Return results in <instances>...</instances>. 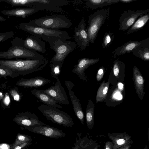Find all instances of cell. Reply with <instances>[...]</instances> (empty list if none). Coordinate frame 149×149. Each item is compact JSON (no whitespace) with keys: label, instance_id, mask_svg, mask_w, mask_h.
<instances>
[{"label":"cell","instance_id":"9","mask_svg":"<svg viewBox=\"0 0 149 149\" xmlns=\"http://www.w3.org/2000/svg\"><path fill=\"white\" fill-rule=\"evenodd\" d=\"M56 80L57 81L54 86L40 90L49 96L57 103L68 105L69 102L65 89L61 85L59 78Z\"/></svg>","mask_w":149,"mask_h":149},{"label":"cell","instance_id":"38","mask_svg":"<svg viewBox=\"0 0 149 149\" xmlns=\"http://www.w3.org/2000/svg\"><path fill=\"white\" fill-rule=\"evenodd\" d=\"M132 141L117 149H131Z\"/></svg>","mask_w":149,"mask_h":149},{"label":"cell","instance_id":"36","mask_svg":"<svg viewBox=\"0 0 149 149\" xmlns=\"http://www.w3.org/2000/svg\"><path fill=\"white\" fill-rule=\"evenodd\" d=\"M104 73V70L102 68H100L98 70L96 76L97 81H100L102 79Z\"/></svg>","mask_w":149,"mask_h":149},{"label":"cell","instance_id":"18","mask_svg":"<svg viewBox=\"0 0 149 149\" xmlns=\"http://www.w3.org/2000/svg\"><path fill=\"white\" fill-rule=\"evenodd\" d=\"M24 45L27 48L36 52L43 53L46 51L45 42L40 38L32 35L24 40Z\"/></svg>","mask_w":149,"mask_h":149},{"label":"cell","instance_id":"5","mask_svg":"<svg viewBox=\"0 0 149 149\" xmlns=\"http://www.w3.org/2000/svg\"><path fill=\"white\" fill-rule=\"evenodd\" d=\"M38 108L47 119L65 127H72L74 125L73 119L66 113L46 105L38 106Z\"/></svg>","mask_w":149,"mask_h":149},{"label":"cell","instance_id":"1","mask_svg":"<svg viewBox=\"0 0 149 149\" xmlns=\"http://www.w3.org/2000/svg\"><path fill=\"white\" fill-rule=\"evenodd\" d=\"M48 59H0V65L10 71L16 77L24 76L42 70L48 63Z\"/></svg>","mask_w":149,"mask_h":149},{"label":"cell","instance_id":"33","mask_svg":"<svg viewBox=\"0 0 149 149\" xmlns=\"http://www.w3.org/2000/svg\"><path fill=\"white\" fill-rule=\"evenodd\" d=\"M17 90V88L11 90L10 91V94L14 100L19 102L21 100L22 95L21 93L19 94V92Z\"/></svg>","mask_w":149,"mask_h":149},{"label":"cell","instance_id":"3","mask_svg":"<svg viewBox=\"0 0 149 149\" xmlns=\"http://www.w3.org/2000/svg\"><path fill=\"white\" fill-rule=\"evenodd\" d=\"M11 43L12 46L7 51L0 52V58L7 60L14 58L39 60L45 58L37 52L26 47L24 45V40L22 38L16 37Z\"/></svg>","mask_w":149,"mask_h":149},{"label":"cell","instance_id":"20","mask_svg":"<svg viewBox=\"0 0 149 149\" xmlns=\"http://www.w3.org/2000/svg\"><path fill=\"white\" fill-rule=\"evenodd\" d=\"M133 54L143 60L149 61V38L141 40V44L132 52Z\"/></svg>","mask_w":149,"mask_h":149},{"label":"cell","instance_id":"16","mask_svg":"<svg viewBox=\"0 0 149 149\" xmlns=\"http://www.w3.org/2000/svg\"><path fill=\"white\" fill-rule=\"evenodd\" d=\"M39 10L35 7H30L3 10L1 11L0 12L5 15L21 17L22 18H24L36 13Z\"/></svg>","mask_w":149,"mask_h":149},{"label":"cell","instance_id":"26","mask_svg":"<svg viewBox=\"0 0 149 149\" xmlns=\"http://www.w3.org/2000/svg\"><path fill=\"white\" fill-rule=\"evenodd\" d=\"M86 117L87 127L90 130L93 129L94 124V104L90 100L86 110Z\"/></svg>","mask_w":149,"mask_h":149},{"label":"cell","instance_id":"15","mask_svg":"<svg viewBox=\"0 0 149 149\" xmlns=\"http://www.w3.org/2000/svg\"><path fill=\"white\" fill-rule=\"evenodd\" d=\"M51 81V80L43 77H36L20 79L16 82V84L25 88H38L49 84Z\"/></svg>","mask_w":149,"mask_h":149},{"label":"cell","instance_id":"45","mask_svg":"<svg viewBox=\"0 0 149 149\" xmlns=\"http://www.w3.org/2000/svg\"><path fill=\"white\" fill-rule=\"evenodd\" d=\"M1 78V77L0 76V78Z\"/></svg>","mask_w":149,"mask_h":149},{"label":"cell","instance_id":"37","mask_svg":"<svg viewBox=\"0 0 149 149\" xmlns=\"http://www.w3.org/2000/svg\"><path fill=\"white\" fill-rule=\"evenodd\" d=\"M113 144L111 141H107L105 143L104 149H113Z\"/></svg>","mask_w":149,"mask_h":149},{"label":"cell","instance_id":"10","mask_svg":"<svg viewBox=\"0 0 149 149\" xmlns=\"http://www.w3.org/2000/svg\"><path fill=\"white\" fill-rule=\"evenodd\" d=\"M13 121L18 124L26 127L46 124L40 120L37 116L31 112H22L18 113L13 118Z\"/></svg>","mask_w":149,"mask_h":149},{"label":"cell","instance_id":"41","mask_svg":"<svg viewBox=\"0 0 149 149\" xmlns=\"http://www.w3.org/2000/svg\"><path fill=\"white\" fill-rule=\"evenodd\" d=\"M118 87L119 89L122 90L123 88V84L121 83H119L118 84Z\"/></svg>","mask_w":149,"mask_h":149},{"label":"cell","instance_id":"27","mask_svg":"<svg viewBox=\"0 0 149 149\" xmlns=\"http://www.w3.org/2000/svg\"><path fill=\"white\" fill-rule=\"evenodd\" d=\"M109 86V83L103 82L99 88L96 97V102L102 101L106 97Z\"/></svg>","mask_w":149,"mask_h":149},{"label":"cell","instance_id":"40","mask_svg":"<svg viewBox=\"0 0 149 149\" xmlns=\"http://www.w3.org/2000/svg\"><path fill=\"white\" fill-rule=\"evenodd\" d=\"M119 1L120 2H121L124 3H128L135 1V0H119Z\"/></svg>","mask_w":149,"mask_h":149},{"label":"cell","instance_id":"32","mask_svg":"<svg viewBox=\"0 0 149 149\" xmlns=\"http://www.w3.org/2000/svg\"><path fill=\"white\" fill-rule=\"evenodd\" d=\"M14 32L9 31L0 33V43L14 37Z\"/></svg>","mask_w":149,"mask_h":149},{"label":"cell","instance_id":"24","mask_svg":"<svg viewBox=\"0 0 149 149\" xmlns=\"http://www.w3.org/2000/svg\"><path fill=\"white\" fill-rule=\"evenodd\" d=\"M149 19V13L140 16L128 29L126 34L127 35L140 30L145 25Z\"/></svg>","mask_w":149,"mask_h":149},{"label":"cell","instance_id":"31","mask_svg":"<svg viewBox=\"0 0 149 149\" xmlns=\"http://www.w3.org/2000/svg\"><path fill=\"white\" fill-rule=\"evenodd\" d=\"M31 141L32 139L31 137L25 135L19 134L17 135L15 142L24 143L27 142H31Z\"/></svg>","mask_w":149,"mask_h":149},{"label":"cell","instance_id":"29","mask_svg":"<svg viewBox=\"0 0 149 149\" xmlns=\"http://www.w3.org/2000/svg\"><path fill=\"white\" fill-rule=\"evenodd\" d=\"M115 37L114 33L110 31L106 32L104 34L102 40V45L103 49L106 48L114 40Z\"/></svg>","mask_w":149,"mask_h":149},{"label":"cell","instance_id":"44","mask_svg":"<svg viewBox=\"0 0 149 149\" xmlns=\"http://www.w3.org/2000/svg\"><path fill=\"white\" fill-rule=\"evenodd\" d=\"M149 134V130H148V139L149 140V136H149V134Z\"/></svg>","mask_w":149,"mask_h":149},{"label":"cell","instance_id":"22","mask_svg":"<svg viewBox=\"0 0 149 149\" xmlns=\"http://www.w3.org/2000/svg\"><path fill=\"white\" fill-rule=\"evenodd\" d=\"M31 93L37 98L40 102L45 105L61 109L62 107L47 94L42 91L40 90L35 89L31 91Z\"/></svg>","mask_w":149,"mask_h":149},{"label":"cell","instance_id":"42","mask_svg":"<svg viewBox=\"0 0 149 149\" xmlns=\"http://www.w3.org/2000/svg\"><path fill=\"white\" fill-rule=\"evenodd\" d=\"M6 20V19L5 18L0 15V22H4Z\"/></svg>","mask_w":149,"mask_h":149},{"label":"cell","instance_id":"11","mask_svg":"<svg viewBox=\"0 0 149 149\" xmlns=\"http://www.w3.org/2000/svg\"><path fill=\"white\" fill-rule=\"evenodd\" d=\"M86 25L85 18L83 16L78 26L74 29L73 36L77 44L82 50L85 49L90 42Z\"/></svg>","mask_w":149,"mask_h":149},{"label":"cell","instance_id":"7","mask_svg":"<svg viewBox=\"0 0 149 149\" xmlns=\"http://www.w3.org/2000/svg\"><path fill=\"white\" fill-rule=\"evenodd\" d=\"M75 42L66 40L58 39L50 45L51 48L56 53L52 58V63H63L67 56L75 49Z\"/></svg>","mask_w":149,"mask_h":149},{"label":"cell","instance_id":"8","mask_svg":"<svg viewBox=\"0 0 149 149\" xmlns=\"http://www.w3.org/2000/svg\"><path fill=\"white\" fill-rule=\"evenodd\" d=\"M149 12V9L136 11L129 10L125 11L120 15L119 19V30L121 31L128 30L139 17Z\"/></svg>","mask_w":149,"mask_h":149},{"label":"cell","instance_id":"6","mask_svg":"<svg viewBox=\"0 0 149 149\" xmlns=\"http://www.w3.org/2000/svg\"><path fill=\"white\" fill-rule=\"evenodd\" d=\"M107 13V10L101 9L90 16L86 30L91 43H94L95 40L100 29L105 21Z\"/></svg>","mask_w":149,"mask_h":149},{"label":"cell","instance_id":"14","mask_svg":"<svg viewBox=\"0 0 149 149\" xmlns=\"http://www.w3.org/2000/svg\"><path fill=\"white\" fill-rule=\"evenodd\" d=\"M98 58H84L79 59L77 64L75 65L72 70V72L76 74L79 78L83 81H87L85 75V70L90 66L98 62Z\"/></svg>","mask_w":149,"mask_h":149},{"label":"cell","instance_id":"39","mask_svg":"<svg viewBox=\"0 0 149 149\" xmlns=\"http://www.w3.org/2000/svg\"><path fill=\"white\" fill-rule=\"evenodd\" d=\"M9 147L7 144H2L0 145V149H9Z\"/></svg>","mask_w":149,"mask_h":149},{"label":"cell","instance_id":"21","mask_svg":"<svg viewBox=\"0 0 149 149\" xmlns=\"http://www.w3.org/2000/svg\"><path fill=\"white\" fill-rule=\"evenodd\" d=\"M133 79L137 94L142 100L145 94L143 92L144 80L140 72L136 65H134L133 68Z\"/></svg>","mask_w":149,"mask_h":149},{"label":"cell","instance_id":"2","mask_svg":"<svg viewBox=\"0 0 149 149\" xmlns=\"http://www.w3.org/2000/svg\"><path fill=\"white\" fill-rule=\"evenodd\" d=\"M18 26L20 29L32 36L46 41L50 45L58 39L66 40L71 39L67 31L59 29H52L32 26L27 22H21Z\"/></svg>","mask_w":149,"mask_h":149},{"label":"cell","instance_id":"46","mask_svg":"<svg viewBox=\"0 0 149 149\" xmlns=\"http://www.w3.org/2000/svg\"></svg>","mask_w":149,"mask_h":149},{"label":"cell","instance_id":"28","mask_svg":"<svg viewBox=\"0 0 149 149\" xmlns=\"http://www.w3.org/2000/svg\"><path fill=\"white\" fill-rule=\"evenodd\" d=\"M63 63H52L50 65V74L52 78L56 79H58V76L61 73Z\"/></svg>","mask_w":149,"mask_h":149},{"label":"cell","instance_id":"13","mask_svg":"<svg viewBox=\"0 0 149 149\" xmlns=\"http://www.w3.org/2000/svg\"><path fill=\"white\" fill-rule=\"evenodd\" d=\"M65 84L68 91L74 113L81 124H83L84 116L80 100L72 91V89L75 85L69 80H65Z\"/></svg>","mask_w":149,"mask_h":149},{"label":"cell","instance_id":"34","mask_svg":"<svg viewBox=\"0 0 149 149\" xmlns=\"http://www.w3.org/2000/svg\"><path fill=\"white\" fill-rule=\"evenodd\" d=\"M121 61L119 60H116L114 62L113 68V73L116 77L118 76L119 73L120 68Z\"/></svg>","mask_w":149,"mask_h":149},{"label":"cell","instance_id":"17","mask_svg":"<svg viewBox=\"0 0 149 149\" xmlns=\"http://www.w3.org/2000/svg\"><path fill=\"white\" fill-rule=\"evenodd\" d=\"M81 133H78L72 149H98L100 146L96 141L89 138L87 136L81 138Z\"/></svg>","mask_w":149,"mask_h":149},{"label":"cell","instance_id":"25","mask_svg":"<svg viewBox=\"0 0 149 149\" xmlns=\"http://www.w3.org/2000/svg\"><path fill=\"white\" fill-rule=\"evenodd\" d=\"M85 1L86 6L92 10L120 2L119 0H87Z\"/></svg>","mask_w":149,"mask_h":149},{"label":"cell","instance_id":"23","mask_svg":"<svg viewBox=\"0 0 149 149\" xmlns=\"http://www.w3.org/2000/svg\"><path fill=\"white\" fill-rule=\"evenodd\" d=\"M140 41H130L123 44L122 46L117 48L112 52L115 55L120 56L126 53L132 52L141 43Z\"/></svg>","mask_w":149,"mask_h":149},{"label":"cell","instance_id":"12","mask_svg":"<svg viewBox=\"0 0 149 149\" xmlns=\"http://www.w3.org/2000/svg\"><path fill=\"white\" fill-rule=\"evenodd\" d=\"M26 128L33 132L50 138L58 139L66 135L61 130L49 125H39Z\"/></svg>","mask_w":149,"mask_h":149},{"label":"cell","instance_id":"35","mask_svg":"<svg viewBox=\"0 0 149 149\" xmlns=\"http://www.w3.org/2000/svg\"><path fill=\"white\" fill-rule=\"evenodd\" d=\"M31 142H27L24 143L15 142L13 148V149H23L28 146L31 144Z\"/></svg>","mask_w":149,"mask_h":149},{"label":"cell","instance_id":"43","mask_svg":"<svg viewBox=\"0 0 149 149\" xmlns=\"http://www.w3.org/2000/svg\"><path fill=\"white\" fill-rule=\"evenodd\" d=\"M144 149H148V148L147 146H146L145 147Z\"/></svg>","mask_w":149,"mask_h":149},{"label":"cell","instance_id":"19","mask_svg":"<svg viewBox=\"0 0 149 149\" xmlns=\"http://www.w3.org/2000/svg\"><path fill=\"white\" fill-rule=\"evenodd\" d=\"M109 138L113 144V149H117L132 141L131 136L126 132L108 133Z\"/></svg>","mask_w":149,"mask_h":149},{"label":"cell","instance_id":"4","mask_svg":"<svg viewBox=\"0 0 149 149\" xmlns=\"http://www.w3.org/2000/svg\"><path fill=\"white\" fill-rule=\"evenodd\" d=\"M29 24L52 29H67L72 24L66 16L60 15H53L36 19L30 21Z\"/></svg>","mask_w":149,"mask_h":149},{"label":"cell","instance_id":"30","mask_svg":"<svg viewBox=\"0 0 149 149\" xmlns=\"http://www.w3.org/2000/svg\"><path fill=\"white\" fill-rule=\"evenodd\" d=\"M0 76L7 79L8 76L13 78L16 77V76L10 70L0 65Z\"/></svg>","mask_w":149,"mask_h":149}]
</instances>
